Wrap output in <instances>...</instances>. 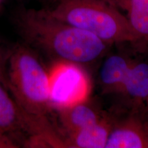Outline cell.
<instances>
[{
    "label": "cell",
    "instance_id": "obj_1",
    "mask_svg": "<svg viewBox=\"0 0 148 148\" xmlns=\"http://www.w3.org/2000/svg\"><path fill=\"white\" fill-rule=\"evenodd\" d=\"M14 23L25 45L57 62L93 63L110 45L88 31L57 19L46 9H20Z\"/></svg>",
    "mask_w": 148,
    "mask_h": 148
},
{
    "label": "cell",
    "instance_id": "obj_2",
    "mask_svg": "<svg viewBox=\"0 0 148 148\" xmlns=\"http://www.w3.org/2000/svg\"><path fill=\"white\" fill-rule=\"evenodd\" d=\"M5 86L28 115L46 117L51 110L49 71L36 51L24 43L8 52Z\"/></svg>",
    "mask_w": 148,
    "mask_h": 148
},
{
    "label": "cell",
    "instance_id": "obj_3",
    "mask_svg": "<svg viewBox=\"0 0 148 148\" xmlns=\"http://www.w3.org/2000/svg\"><path fill=\"white\" fill-rule=\"evenodd\" d=\"M51 16L88 31L108 44L136 42L139 37L111 0H58Z\"/></svg>",
    "mask_w": 148,
    "mask_h": 148
},
{
    "label": "cell",
    "instance_id": "obj_4",
    "mask_svg": "<svg viewBox=\"0 0 148 148\" xmlns=\"http://www.w3.org/2000/svg\"><path fill=\"white\" fill-rule=\"evenodd\" d=\"M51 109L70 106L86 99L89 81L82 66L57 62L49 71Z\"/></svg>",
    "mask_w": 148,
    "mask_h": 148
},
{
    "label": "cell",
    "instance_id": "obj_5",
    "mask_svg": "<svg viewBox=\"0 0 148 148\" xmlns=\"http://www.w3.org/2000/svg\"><path fill=\"white\" fill-rule=\"evenodd\" d=\"M106 148H148V112L132 108L121 119H112Z\"/></svg>",
    "mask_w": 148,
    "mask_h": 148
},
{
    "label": "cell",
    "instance_id": "obj_6",
    "mask_svg": "<svg viewBox=\"0 0 148 148\" xmlns=\"http://www.w3.org/2000/svg\"><path fill=\"white\" fill-rule=\"evenodd\" d=\"M38 124V117L24 112L14 101L5 85L0 82V134L12 138L18 133L33 136Z\"/></svg>",
    "mask_w": 148,
    "mask_h": 148
},
{
    "label": "cell",
    "instance_id": "obj_7",
    "mask_svg": "<svg viewBox=\"0 0 148 148\" xmlns=\"http://www.w3.org/2000/svg\"><path fill=\"white\" fill-rule=\"evenodd\" d=\"M56 110L62 139L64 136L95 124L106 116L86 99Z\"/></svg>",
    "mask_w": 148,
    "mask_h": 148
},
{
    "label": "cell",
    "instance_id": "obj_8",
    "mask_svg": "<svg viewBox=\"0 0 148 148\" xmlns=\"http://www.w3.org/2000/svg\"><path fill=\"white\" fill-rule=\"evenodd\" d=\"M118 94L123 95L132 108L145 107L148 97V62H132Z\"/></svg>",
    "mask_w": 148,
    "mask_h": 148
},
{
    "label": "cell",
    "instance_id": "obj_9",
    "mask_svg": "<svg viewBox=\"0 0 148 148\" xmlns=\"http://www.w3.org/2000/svg\"><path fill=\"white\" fill-rule=\"evenodd\" d=\"M112 119L106 116L100 121L63 138L64 147L106 148Z\"/></svg>",
    "mask_w": 148,
    "mask_h": 148
},
{
    "label": "cell",
    "instance_id": "obj_10",
    "mask_svg": "<svg viewBox=\"0 0 148 148\" xmlns=\"http://www.w3.org/2000/svg\"><path fill=\"white\" fill-rule=\"evenodd\" d=\"M133 61L120 53L109 56L101 64L99 81L104 93H119Z\"/></svg>",
    "mask_w": 148,
    "mask_h": 148
},
{
    "label": "cell",
    "instance_id": "obj_11",
    "mask_svg": "<svg viewBox=\"0 0 148 148\" xmlns=\"http://www.w3.org/2000/svg\"><path fill=\"white\" fill-rule=\"evenodd\" d=\"M126 13L130 25L140 41L148 45V0H111Z\"/></svg>",
    "mask_w": 148,
    "mask_h": 148
},
{
    "label": "cell",
    "instance_id": "obj_12",
    "mask_svg": "<svg viewBox=\"0 0 148 148\" xmlns=\"http://www.w3.org/2000/svg\"><path fill=\"white\" fill-rule=\"evenodd\" d=\"M8 56V52H4V51H3L2 49L0 48V82H1L4 85L5 82V71H6Z\"/></svg>",
    "mask_w": 148,
    "mask_h": 148
},
{
    "label": "cell",
    "instance_id": "obj_13",
    "mask_svg": "<svg viewBox=\"0 0 148 148\" xmlns=\"http://www.w3.org/2000/svg\"><path fill=\"white\" fill-rule=\"evenodd\" d=\"M145 110L148 112V97H147V100H146L145 103Z\"/></svg>",
    "mask_w": 148,
    "mask_h": 148
},
{
    "label": "cell",
    "instance_id": "obj_14",
    "mask_svg": "<svg viewBox=\"0 0 148 148\" xmlns=\"http://www.w3.org/2000/svg\"><path fill=\"white\" fill-rule=\"evenodd\" d=\"M0 1H1V0H0Z\"/></svg>",
    "mask_w": 148,
    "mask_h": 148
}]
</instances>
